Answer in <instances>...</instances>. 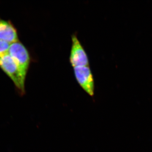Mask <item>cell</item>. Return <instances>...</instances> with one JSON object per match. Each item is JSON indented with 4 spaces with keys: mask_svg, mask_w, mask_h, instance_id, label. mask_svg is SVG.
<instances>
[{
    "mask_svg": "<svg viewBox=\"0 0 152 152\" xmlns=\"http://www.w3.org/2000/svg\"><path fill=\"white\" fill-rule=\"evenodd\" d=\"M0 68L12 80L20 94H24L26 77L8 53L0 56Z\"/></svg>",
    "mask_w": 152,
    "mask_h": 152,
    "instance_id": "1",
    "label": "cell"
},
{
    "mask_svg": "<svg viewBox=\"0 0 152 152\" xmlns=\"http://www.w3.org/2000/svg\"><path fill=\"white\" fill-rule=\"evenodd\" d=\"M8 54L15 62L22 73L26 76L30 63L29 53L26 47L20 42L11 44Z\"/></svg>",
    "mask_w": 152,
    "mask_h": 152,
    "instance_id": "2",
    "label": "cell"
},
{
    "mask_svg": "<svg viewBox=\"0 0 152 152\" xmlns=\"http://www.w3.org/2000/svg\"><path fill=\"white\" fill-rule=\"evenodd\" d=\"M73 68L75 77L79 85L88 94L93 96L94 94V81L89 66Z\"/></svg>",
    "mask_w": 152,
    "mask_h": 152,
    "instance_id": "3",
    "label": "cell"
},
{
    "mask_svg": "<svg viewBox=\"0 0 152 152\" xmlns=\"http://www.w3.org/2000/svg\"><path fill=\"white\" fill-rule=\"evenodd\" d=\"M72 44L69 56L71 64L74 67L89 66L88 58L83 47L75 35L72 36Z\"/></svg>",
    "mask_w": 152,
    "mask_h": 152,
    "instance_id": "4",
    "label": "cell"
},
{
    "mask_svg": "<svg viewBox=\"0 0 152 152\" xmlns=\"http://www.w3.org/2000/svg\"><path fill=\"white\" fill-rule=\"evenodd\" d=\"M0 40L12 43L19 42L16 29L10 21L0 19Z\"/></svg>",
    "mask_w": 152,
    "mask_h": 152,
    "instance_id": "5",
    "label": "cell"
},
{
    "mask_svg": "<svg viewBox=\"0 0 152 152\" xmlns=\"http://www.w3.org/2000/svg\"><path fill=\"white\" fill-rule=\"evenodd\" d=\"M10 43L0 40V56L8 53Z\"/></svg>",
    "mask_w": 152,
    "mask_h": 152,
    "instance_id": "6",
    "label": "cell"
}]
</instances>
